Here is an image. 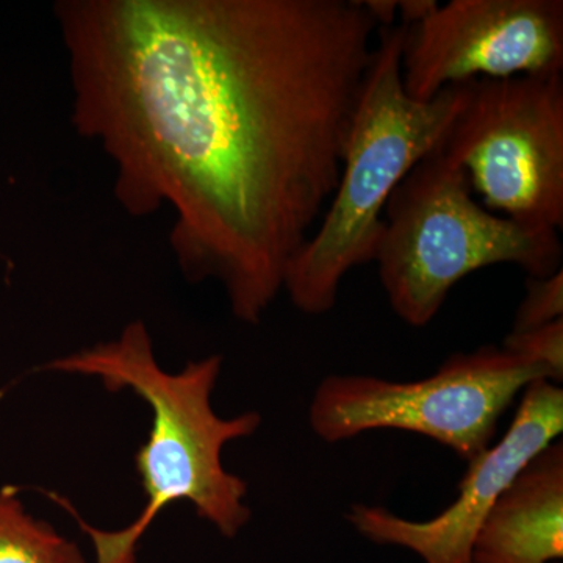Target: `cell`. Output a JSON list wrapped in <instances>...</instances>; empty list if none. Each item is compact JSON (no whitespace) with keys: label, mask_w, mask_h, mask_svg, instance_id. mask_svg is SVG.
<instances>
[{"label":"cell","mask_w":563,"mask_h":563,"mask_svg":"<svg viewBox=\"0 0 563 563\" xmlns=\"http://www.w3.org/2000/svg\"><path fill=\"white\" fill-rule=\"evenodd\" d=\"M73 121L133 217L257 324L342 174L377 24L362 0H62Z\"/></svg>","instance_id":"obj_1"},{"label":"cell","mask_w":563,"mask_h":563,"mask_svg":"<svg viewBox=\"0 0 563 563\" xmlns=\"http://www.w3.org/2000/svg\"><path fill=\"white\" fill-rule=\"evenodd\" d=\"M222 358L210 355L168 373L155 361L144 322H131L113 342L96 344L44 366L47 372L81 374L101 380L111 391L128 388L151 407L150 439L136 453L144 495L143 512L128 528L109 532L85 523L68 499L51 495L95 543L98 563H135L136 543L157 515L176 501H188L221 536L233 539L250 523L247 484L222 466L225 444L251 437L261 415L221 418L210 396Z\"/></svg>","instance_id":"obj_2"},{"label":"cell","mask_w":563,"mask_h":563,"mask_svg":"<svg viewBox=\"0 0 563 563\" xmlns=\"http://www.w3.org/2000/svg\"><path fill=\"white\" fill-rule=\"evenodd\" d=\"M404 27L377 32L344 150L342 174L328 209L285 277L292 306L307 314L331 312L340 285L374 262L384 211L404 177L439 146L465 103V85L432 101H415L401 76Z\"/></svg>","instance_id":"obj_3"},{"label":"cell","mask_w":563,"mask_h":563,"mask_svg":"<svg viewBox=\"0 0 563 563\" xmlns=\"http://www.w3.org/2000/svg\"><path fill=\"white\" fill-rule=\"evenodd\" d=\"M562 257L559 231L485 209L465 169L437 146L393 191L374 262L393 312L424 328L468 274L515 265L547 277L562 269Z\"/></svg>","instance_id":"obj_4"},{"label":"cell","mask_w":563,"mask_h":563,"mask_svg":"<svg viewBox=\"0 0 563 563\" xmlns=\"http://www.w3.org/2000/svg\"><path fill=\"white\" fill-rule=\"evenodd\" d=\"M554 383L539 363L498 346L451 355L415 383L346 374L329 376L310 404L313 432L329 443L377 429L420 433L465 462L492 446L499 418L536 380Z\"/></svg>","instance_id":"obj_5"},{"label":"cell","mask_w":563,"mask_h":563,"mask_svg":"<svg viewBox=\"0 0 563 563\" xmlns=\"http://www.w3.org/2000/svg\"><path fill=\"white\" fill-rule=\"evenodd\" d=\"M440 150L465 169L485 209L563 228V73L465 81Z\"/></svg>","instance_id":"obj_6"},{"label":"cell","mask_w":563,"mask_h":563,"mask_svg":"<svg viewBox=\"0 0 563 563\" xmlns=\"http://www.w3.org/2000/svg\"><path fill=\"white\" fill-rule=\"evenodd\" d=\"M562 73V0H453L404 27L402 85L415 101L474 79Z\"/></svg>","instance_id":"obj_7"},{"label":"cell","mask_w":563,"mask_h":563,"mask_svg":"<svg viewBox=\"0 0 563 563\" xmlns=\"http://www.w3.org/2000/svg\"><path fill=\"white\" fill-rule=\"evenodd\" d=\"M563 431L561 385L540 379L525 388L506 435L468 463L459 496L426 521L406 520L384 507L354 504L347 521L377 544L406 548L424 563H474L476 533L510 484Z\"/></svg>","instance_id":"obj_8"},{"label":"cell","mask_w":563,"mask_h":563,"mask_svg":"<svg viewBox=\"0 0 563 563\" xmlns=\"http://www.w3.org/2000/svg\"><path fill=\"white\" fill-rule=\"evenodd\" d=\"M563 558V444L551 443L499 496L473 543L474 563Z\"/></svg>","instance_id":"obj_9"},{"label":"cell","mask_w":563,"mask_h":563,"mask_svg":"<svg viewBox=\"0 0 563 563\" xmlns=\"http://www.w3.org/2000/svg\"><path fill=\"white\" fill-rule=\"evenodd\" d=\"M0 563H87L80 548L22 506L14 487L0 490Z\"/></svg>","instance_id":"obj_10"},{"label":"cell","mask_w":563,"mask_h":563,"mask_svg":"<svg viewBox=\"0 0 563 563\" xmlns=\"http://www.w3.org/2000/svg\"><path fill=\"white\" fill-rule=\"evenodd\" d=\"M563 272L528 277L523 302L515 314L514 331L526 332L563 320Z\"/></svg>","instance_id":"obj_11"},{"label":"cell","mask_w":563,"mask_h":563,"mask_svg":"<svg viewBox=\"0 0 563 563\" xmlns=\"http://www.w3.org/2000/svg\"><path fill=\"white\" fill-rule=\"evenodd\" d=\"M504 350L539 363L550 372L555 384L563 379V320L526 332H510Z\"/></svg>","instance_id":"obj_12"},{"label":"cell","mask_w":563,"mask_h":563,"mask_svg":"<svg viewBox=\"0 0 563 563\" xmlns=\"http://www.w3.org/2000/svg\"><path fill=\"white\" fill-rule=\"evenodd\" d=\"M440 3L437 0H401L398 2L399 24L402 27H412L418 22L431 16Z\"/></svg>","instance_id":"obj_13"},{"label":"cell","mask_w":563,"mask_h":563,"mask_svg":"<svg viewBox=\"0 0 563 563\" xmlns=\"http://www.w3.org/2000/svg\"><path fill=\"white\" fill-rule=\"evenodd\" d=\"M362 2L376 21L377 27H393V25H396L398 0H362Z\"/></svg>","instance_id":"obj_14"}]
</instances>
